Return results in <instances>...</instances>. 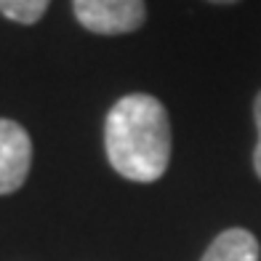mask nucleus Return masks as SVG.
Wrapping results in <instances>:
<instances>
[{"mask_svg":"<svg viewBox=\"0 0 261 261\" xmlns=\"http://www.w3.org/2000/svg\"><path fill=\"white\" fill-rule=\"evenodd\" d=\"M104 147L112 168L128 181H158L171 163V123L160 99L128 93L107 112Z\"/></svg>","mask_w":261,"mask_h":261,"instance_id":"obj_1","label":"nucleus"},{"mask_svg":"<svg viewBox=\"0 0 261 261\" xmlns=\"http://www.w3.org/2000/svg\"><path fill=\"white\" fill-rule=\"evenodd\" d=\"M75 19L93 35H128L147 21L144 0H72Z\"/></svg>","mask_w":261,"mask_h":261,"instance_id":"obj_2","label":"nucleus"},{"mask_svg":"<svg viewBox=\"0 0 261 261\" xmlns=\"http://www.w3.org/2000/svg\"><path fill=\"white\" fill-rule=\"evenodd\" d=\"M32 165L30 134L16 120L0 117V195H11L27 181Z\"/></svg>","mask_w":261,"mask_h":261,"instance_id":"obj_3","label":"nucleus"},{"mask_svg":"<svg viewBox=\"0 0 261 261\" xmlns=\"http://www.w3.org/2000/svg\"><path fill=\"white\" fill-rule=\"evenodd\" d=\"M200 261H258V240L240 227L224 229Z\"/></svg>","mask_w":261,"mask_h":261,"instance_id":"obj_4","label":"nucleus"},{"mask_svg":"<svg viewBox=\"0 0 261 261\" xmlns=\"http://www.w3.org/2000/svg\"><path fill=\"white\" fill-rule=\"evenodd\" d=\"M51 0H0V14L16 24H35L48 11Z\"/></svg>","mask_w":261,"mask_h":261,"instance_id":"obj_5","label":"nucleus"},{"mask_svg":"<svg viewBox=\"0 0 261 261\" xmlns=\"http://www.w3.org/2000/svg\"><path fill=\"white\" fill-rule=\"evenodd\" d=\"M253 120H256V130H258V139H256V152H253V168L261 179V91L253 101Z\"/></svg>","mask_w":261,"mask_h":261,"instance_id":"obj_6","label":"nucleus"},{"mask_svg":"<svg viewBox=\"0 0 261 261\" xmlns=\"http://www.w3.org/2000/svg\"><path fill=\"white\" fill-rule=\"evenodd\" d=\"M208 3H216V6H232V3H240V0H208Z\"/></svg>","mask_w":261,"mask_h":261,"instance_id":"obj_7","label":"nucleus"}]
</instances>
